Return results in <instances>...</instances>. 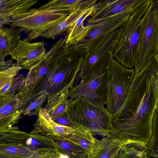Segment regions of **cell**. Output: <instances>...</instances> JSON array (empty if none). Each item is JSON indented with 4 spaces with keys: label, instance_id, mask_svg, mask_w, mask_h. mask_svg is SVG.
Instances as JSON below:
<instances>
[{
    "label": "cell",
    "instance_id": "1",
    "mask_svg": "<svg viewBox=\"0 0 158 158\" xmlns=\"http://www.w3.org/2000/svg\"><path fill=\"white\" fill-rule=\"evenodd\" d=\"M158 107V57L152 58L135 74L120 109L112 117L108 137L145 148L152 135Z\"/></svg>",
    "mask_w": 158,
    "mask_h": 158
},
{
    "label": "cell",
    "instance_id": "2",
    "mask_svg": "<svg viewBox=\"0 0 158 158\" xmlns=\"http://www.w3.org/2000/svg\"><path fill=\"white\" fill-rule=\"evenodd\" d=\"M87 54L84 49L75 45L64 44L49 64L44 77L33 93L31 100L44 91L49 96L69 91L74 85Z\"/></svg>",
    "mask_w": 158,
    "mask_h": 158
},
{
    "label": "cell",
    "instance_id": "3",
    "mask_svg": "<svg viewBox=\"0 0 158 158\" xmlns=\"http://www.w3.org/2000/svg\"><path fill=\"white\" fill-rule=\"evenodd\" d=\"M113 52L110 51L99 59L86 75L69 91V99L82 97L95 103L106 106Z\"/></svg>",
    "mask_w": 158,
    "mask_h": 158
},
{
    "label": "cell",
    "instance_id": "4",
    "mask_svg": "<svg viewBox=\"0 0 158 158\" xmlns=\"http://www.w3.org/2000/svg\"><path fill=\"white\" fill-rule=\"evenodd\" d=\"M67 111L74 122L89 129L94 135L105 137L109 135L112 119L106 106L79 97L69 99Z\"/></svg>",
    "mask_w": 158,
    "mask_h": 158
},
{
    "label": "cell",
    "instance_id": "5",
    "mask_svg": "<svg viewBox=\"0 0 158 158\" xmlns=\"http://www.w3.org/2000/svg\"><path fill=\"white\" fill-rule=\"evenodd\" d=\"M151 2V0H147L119 28L120 37L113 56L119 63L127 68L132 69L134 67L142 17Z\"/></svg>",
    "mask_w": 158,
    "mask_h": 158
},
{
    "label": "cell",
    "instance_id": "6",
    "mask_svg": "<svg viewBox=\"0 0 158 158\" xmlns=\"http://www.w3.org/2000/svg\"><path fill=\"white\" fill-rule=\"evenodd\" d=\"M142 19L134 67L135 75L158 53V11L152 0Z\"/></svg>",
    "mask_w": 158,
    "mask_h": 158
},
{
    "label": "cell",
    "instance_id": "7",
    "mask_svg": "<svg viewBox=\"0 0 158 158\" xmlns=\"http://www.w3.org/2000/svg\"><path fill=\"white\" fill-rule=\"evenodd\" d=\"M70 14L54 12L46 10L31 9L13 16L7 25L27 35L24 40L30 42L64 19Z\"/></svg>",
    "mask_w": 158,
    "mask_h": 158
},
{
    "label": "cell",
    "instance_id": "8",
    "mask_svg": "<svg viewBox=\"0 0 158 158\" xmlns=\"http://www.w3.org/2000/svg\"><path fill=\"white\" fill-rule=\"evenodd\" d=\"M135 75L134 69L127 68L113 58L106 105L111 117L123 106Z\"/></svg>",
    "mask_w": 158,
    "mask_h": 158
},
{
    "label": "cell",
    "instance_id": "9",
    "mask_svg": "<svg viewBox=\"0 0 158 158\" xmlns=\"http://www.w3.org/2000/svg\"><path fill=\"white\" fill-rule=\"evenodd\" d=\"M131 15H118L88 25L89 27L88 32L75 45L86 50L87 54L93 52L113 32L126 22Z\"/></svg>",
    "mask_w": 158,
    "mask_h": 158
},
{
    "label": "cell",
    "instance_id": "10",
    "mask_svg": "<svg viewBox=\"0 0 158 158\" xmlns=\"http://www.w3.org/2000/svg\"><path fill=\"white\" fill-rule=\"evenodd\" d=\"M30 133L13 126L0 131V158H26L35 152L27 143Z\"/></svg>",
    "mask_w": 158,
    "mask_h": 158
},
{
    "label": "cell",
    "instance_id": "11",
    "mask_svg": "<svg viewBox=\"0 0 158 158\" xmlns=\"http://www.w3.org/2000/svg\"><path fill=\"white\" fill-rule=\"evenodd\" d=\"M38 117L30 133L43 136L54 135L60 137L76 143L80 141L85 133V128L81 126L75 128L60 125L51 118L44 108L38 112Z\"/></svg>",
    "mask_w": 158,
    "mask_h": 158
},
{
    "label": "cell",
    "instance_id": "12",
    "mask_svg": "<svg viewBox=\"0 0 158 158\" xmlns=\"http://www.w3.org/2000/svg\"><path fill=\"white\" fill-rule=\"evenodd\" d=\"M146 0L98 1L95 11L87 19V24H94L118 15H132Z\"/></svg>",
    "mask_w": 158,
    "mask_h": 158
},
{
    "label": "cell",
    "instance_id": "13",
    "mask_svg": "<svg viewBox=\"0 0 158 158\" xmlns=\"http://www.w3.org/2000/svg\"><path fill=\"white\" fill-rule=\"evenodd\" d=\"M56 53L54 50L50 49L45 56L29 70L25 77L22 87L16 93L24 104L27 105L31 100L33 92L43 79Z\"/></svg>",
    "mask_w": 158,
    "mask_h": 158
},
{
    "label": "cell",
    "instance_id": "14",
    "mask_svg": "<svg viewBox=\"0 0 158 158\" xmlns=\"http://www.w3.org/2000/svg\"><path fill=\"white\" fill-rule=\"evenodd\" d=\"M46 53L44 43H30L24 39L19 41L10 56L18 65L29 70L45 56Z\"/></svg>",
    "mask_w": 158,
    "mask_h": 158
},
{
    "label": "cell",
    "instance_id": "15",
    "mask_svg": "<svg viewBox=\"0 0 158 158\" xmlns=\"http://www.w3.org/2000/svg\"><path fill=\"white\" fill-rule=\"evenodd\" d=\"M27 106L22 103L16 93L11 92L0 97V131L17 123Z\"/></svg>",
    "mask_w": 158,
    "mask_h": 158
},
{
    "label": "cell",
    "instance_id": "16",
    "mask_svg": "<svg viewBox=\"0 0 158 158\" xmlns=\"http://www.w3.org/2000/svg\"><path fill=\"white\" fill-rule=\"evenodd\" d=\"M119 28L113 32L97 49L90 54H87L82 63L74 86L87 74L92 65L110 51H114L120 37Z\"/></svg>",
    "mask_w": 158,
    "mask_h": 158
},
{
    "label": "cell",
    "instance_id": "17",
    "mask_svg": "<svg viewBox=\"0 0 158 158\" xmlns=\"http://www.w3.org/2000/svg\"><path fill=\"white\" fill-rule=\"evenodd\" d=\"M98 1L83 0L79 6L63 20L43 33L40 36L47 39H56L64 32L71 29L76 22L86 9L95 5Z\"/></svg>",
    "mask_w": 158,
    "mask_h": 158
},
{
    "label": "cell",
    "instance_id": "18",
    "mask_svg": "<svg viewBox=\"0 0 158 158\" xmlns=\"http://www.w3.org/2000/svg\"><path fill=\"white\" fill-rule=\"evenodd\" d=\"M39 1L37 0H0V26L7 25L13 16L27 11Z\"/></svg>",
    "mask_w": 158,
    "mask_h": 158
},
{
    "label": "cell",
    "instance_id": "19",
    "mask_svg": "<svg viewBox=\"0 0 158 158\" xmlns=\"http://www.w3.org/2000/svg\"><path fill=\"white\" fill-rule=\"evenodd\" d=\"M127 144L109 137L98 140L88 158H116L121 148Z\"/></svg>",
    "mask_w": 158,
    "mask_h": 158
},
{
    "label": "cell",
    "instance_id": "20",
    "mask_svg": "<svg viewBox=\"0 0 158 158\" xmlns=\"http://www.w3.org/2000/svg\"><path fill=\"white\" fill-rule=\"evenodd\" d=\"M11 59L0 62V97L9 93L22 67L12 62Z\"/></svg>",
    "mask_w": 158,
    "mask_h": 158
},
{
    "label": "cell",
    "instance_id": "21",
    "mask_svg": "<svg viewBox=\"0 0 158 158\" xmlns=\"http://www.w3.org/2000/svg\"><path fill=\"white\" fill-rule=\"evenodd\" d=\"M21 31L19 29L0 26V62L5 61L10 55L21 39Z\"/></svg>",
    "mask_w": 158,
    "mask_h": 158
},
{
    "label": "cell",
    "instance_id": "22",
    "mask_svg": "<svg viewBox=\"0 0 158 158\" xmlns=\"http://www.w3.org/2000/svg\"><path fill=\"white\" fill-rule=\"evenodd\" d=\"M69 91L48 96L44 108L52 120L67 111L69 102Z\"/></svg>",
    "mask_w": 158,
    "mask_h": 158
},
{
    "label": "cell",
    "instance_id": "23",
    "mask_svg": "<svg viewBox=\"0 0 158 158\" xmlns=\"http://www.w3.org/2000/svg\"><path fill=\"white\" fill-rule=\"evenodd\" d=\"M96 4L86 9L77 19L72 28L65 37V44L76 45L87 34L89 30L88 26H84V20L95 10Z\"/></svg>",
    "mask_w": 158,
    "mask_h": 158
},
{
    "label": "cell",
    "instance_id": "24",
    "mask_svg": "<svg viewBox=\"0 0 158 158\" xmlns=\"http://www.w3.org/2000/svg\"><path fill=\"white\" fill-rule=\"evenodd\" d=\"M46 136L48 138L54 148L62 154L71 158L88 157V153L84 149L67 140L54 135Z\"/></svg>",
    "mask_w": 158,
    "mask_h": 158
},
{
    "label": "cell",
    "instance_id": "25",
    "mask_svg": "<svg viewBox=\"0 0 158 158\" xmlns=\"http://www.w3.org/2000/svg\"><path fill=\"white\" fill-rule=\"evenodd\" d=\"M83 0L49 1L38 8L57 13L70 14L76 10Z\"/></svg>",
    "mask_w": 158,
    "mask_h": 158
},
{
    "label": "cell",
    "instance_id": "26",
    "mask_svg": "<svg viewBox=\"0 0 158 158\" xmlns=\"http://www.w3.org/2000/svg\"><path fill=\"white\" fill-rule=\"evenodd\" d=\"M152 135L145 148L151 158H158V107L154 114Z\"/></svg>",
    "mask_w": 158,
    "mask_h": 158
},
{
    "label": "cell",
    "instance_id": "27",
    "mask_svg": "<svg viewBox=\"0 0 158 158\" xmlns=\"http://www.w3.org/2000/svg\"><path fill=\"white\" fill-rule=\"evenodd\" d=\"M116 158H151L144 148L127 144L120 150Z\"/></svg>",
    "mask_w": 158,
    "mask_h": 158
},
{
    "label": "cell",
    "instance_id": "28",
    "mask_svg": "<svg viewBox=\"0 0 158 158\" xmlns=\"http://www.w3.org/2000/svg\"><path fill=\"white\" fill-rule=\"evenodd\" d=\"M48 94L44 91L30 101L23 111V115L31 116L38 115L39 110L47 100Z\"/></svg>",
    "mask_w": 158,
    "mask_h": 158
},
{
    "label": "cell",
    "instance_id": "29",
    "mask_svg": "<svg viewBox=\"0 0 158 158\" xmlns=\"http://www.w3.org/2000/svg\"><path fill=\"white\" fill-rule=\"evenodd\" d=\"M64 155L54 148L43 147L37 148L26 158H61Z\"/></svg>",
    "mask_w": 158,
    "mask_h": 158
},
{
    "label": "cell",
    "instance_id": "30",
    "mask_svg": "<svg viewBox=\"0 0 158 158\" xmlns=\"http://www.w3.org/2000/svg\"><path fill=\"white\" fill-rule=\"evenodd\" d=\"M53 120L60 125L70 128H75L82 126L74 122L71 118L67 111L60 116Z\"/></svg>",
    "mask_w": 158,
    "mask_h": 158
},
{
    "label": "cell",
    "instance_id": "31",
    "mask_svg": "<svg viewBox=\"0 0 158 158\" xmlns=\"http://www.w3.org/2000/svg\"><path fill=\"white\" fill-rule=\"evenodd\" d=\"M152 2L153 3L156 9L158 11V1L152 0Z\"/></svg>",
    "mask_w": 158,
    "mask_h": 158
},
{
    "label": "cell",
    "instance_id": "32",
    "mask_svg": "<svg viewBox=\"0 0 158 158\" xmlns=\"http://www.w3.org/2000/svg\"></svg>",
    "mask_w": 158,
    "mask_h": 158
}]
</instances>
